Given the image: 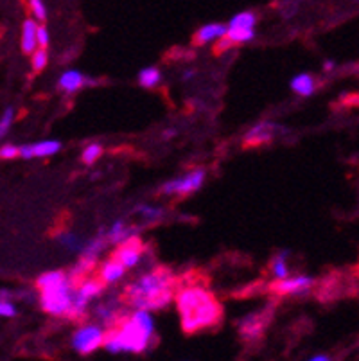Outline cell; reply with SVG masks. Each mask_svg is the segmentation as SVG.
I'll use <instances>...</instances> for the list:
<instances>
[{
    "instance_id": "29",
    "label": "cell",
    "mask_w": 359,
    "mask_h": 361,
    "mask_svg": "<svg viewBox=\"0 0 359 361\" xmlns=\"http://www.w3.org/2000/svg\"><path fill=\"white\" fill-rule=\"evenodd\" d=\"M0 314L8 318L16 317V307L13 306L11 302H0Z\"/></svg>"
},
{
    "instance_id": "19",
    "label": "cell",
    "mask_w": 359,
    "mask_h": 361,
    "mask_svg": "<svg viewBox=\"0 0 359 361\" xmlns=\"http://www.w3.org/2000/svg\"><path fill=\"white\" fill-rule=\"evenodd\" d=\"M286 257H288V254L284 252V254H279L272 261V271H273V277H275V279H286L289 275Z\"/></svg>"
},
{
    "instance_id": "35",
    "label": "cell",
    "mask_w": 359,
    "mask_h": 361,
    "mask_svg": "<svg viewBox=\"0 0 359 361\" xmlns=\"http://www.w3.org/2000/svg\"><path fill=\"white\" fill-rule=\"evenodd\" d=\"M194 72L193 71H187L185 74H183V80H190V75H193Z\"/></svg>"
},
{
    "instance_id": "1",
    "label": "cell",
    "mask_w": 359,
    "mask_h": 361,
    "mask_svg": "<svg viewBox=\"0 0 359 361\" xmlns=\"http://www.w3.org/2000/svg\"><path fill=\"white\" fill-rule=\"evenodd\" d=\"M176 306L182 318V329L187 334L216 326L223 317L221 304L200 284H190L178 290Z\"/></svg>"
},
{
    "instance_id": "33",
    "label": "cell",
    "mask_w": 359,
    "mask_h": 361,
    "mask_svg": "<svg viewBox=\"0 0 359 361\" xmlns=\"http://www.w3.org/2000/svg\"><path fill=\"white\" fill-rule=\"evenodd\" d=\"M311 360L312 361H327L329 356H325V354H320V356H312Z\"/></svg>"
},
{
    "instance_id": "7",
    "label": "cell",
    "mask_w": 359,
    "mask_h": 361,
    "mask_svg": "<svg viewBox=\"0 0 359 361\" xmlns=\"http://www.w3.org/2000/svg\"><path fill=\"white\" fill-rule=\"evenodd\" d=\"M312 284H315V279L309 275H296L291 279H276V282H273L269 290L279 295H300L305 293Z\"/></svg>"
},
{
    "instance_id": "5",
    "label": "cell",
    "mask_w": 359,
    "mask_h": 361,
    "mask_svg": "<svg viewBox=\"0 0 359 361\" xmlns=\"http://www.w3.org/2000/svg\"><path fill=\"white\" fill-rule=\"evenodd\" d=\"M103 338L104 333L99 327L87 326L83 329L75 331L74 338H72V347L79 354H90L103 345Z\"/></svg>"
},
{
    "instance_id": "32",
    "label": "cell",
    "mask_w": 359,
    "mask_h": 361,
    "mask_svg": "<svg viewBox=\"0 0 359 361\" xmlns=\"http://www.w3.org/2000/svg\"><path fill=\"white\" fill-rule=\"evenodd\" d=\"M324 68H325V71H327V72H331V71H332V68H334V61H331V60H327V61H325V65H324Z\"/></svg>"
},
{
    "instance_id": "8",
    "label": "cell",
    "mask_w": 359,
    "mask_h": 361,
    "mask_svg": "<svg viewBox=\"0 0 359 361\" xmlns=\"http://www.w3.org/2000/svg\"><path fill=\"white\" fill-rule=\"evenodd\" d=\"M269 314H272V310L268 311H261V313H253L250 317H246L245 320L241 322V334L245 338H257L261 336L264 333L266 326H268V320H269Z\"/></svg>"
},
{
    "instance_id": "16",
    "label": "cell",
    "mask_w": 359,
    "mask_h": 361,
    "mask_svg": "<svg viewBox=\"0 0 359 361\" xmlns=\"http://www.w3.org/2000/svg\"><path fill=\"white\" fill-rule=\"evenodd\" d=\"M257 22V16L255 13L252 11H243V13H237L233 16L232 20H230L229 27H239V29H253Z\"/></svg>"
},
{
    "instance_id": "30",
    "label": "cell",
    "mask_w": 359,
    "mask_h": 361,
    "mask_svg": "<svg viewBox=\"0 0 359 361\" xmlns=\"http://www.w3.org/2000/svg\"><path fill=\"white\" fill-rule=\"evenodd\" d=\"M18 155L25 160L32 159V157H35V153H32V144H24V146H20Z\"/></svg>"
},
{
    "instance_id": "15",
    "label": "cell",
    "mask_w": 359,
    "mask_h": 361,
    "mask_svg": "<svg viewBox=\"0 0 359 361\" xmlns=\"http://www.w3.org/2000/svg\"><path fill=\"white\" fill-rule=\"evenodd\" d=\"M59 149H61V144L58 140H44V142L32 144V153H35V157H39V159L56 155Z\"/></svg>"
},
{
    "instance_id": "18",
    "label": "cell",
    "mask_w": 359,
    "mask_h": 361,
    "mask_svg": "<svg viewBox=\"0 0 359 361\" xmlns=\"http://www.w3.org/2000/svg\"><path fill=\"white\" fill-rule=\"evenodd\" d=\"M226 36L233 44H245V42L253 40L255 31L253 29H239V27H229L226 29Z\"/></svg>"
},
{
    "instance_id": "12",
    "label": "cell",
    "mask_w": 359,
    "mask_h": 361,
    "mask_svg": "<svg viewBox=\"0 0 359 361\" xmlns=\"http://www.w3.org/2000/svg\"><path fill=\"white\" fill-rule=\"evenodd\" d=\"M36 25L35 20H25L24 22V27H22V51L31 54L32 51L36 49L38 42H36Z\"/></svg>"
},
{
    "instance_id": "21",
    "label": "cell",
    "mask_w": 359,
    "mask_h": 361,
    "mask_svg": "<svg viewBox=\"0 0 359 361\" xmlns=\"http://www.w3.org/2000/svg\"><path fill=\"white\" fill-rule=\"evenodd\" d=\"M101 153H103V147L99 146V144H90V146L85 147L83 155H81V160H83L85 164H88V166H90V164H94L95 160L101 157Z\"/></svg>"
},
{
    "instance_id": "13",
    "label": "cell",
    "mask_w": 359,
    "mask_h": 361,
    "mask_svg": "<svg viewBox=\"0 0 359 361\" xmlns=\"http://www.w3.org/2000/svg\"><path fill=\"white\" fill-rule=\"evenodd\" d=\"M272 128H273L272 124L268 123H262L259 124V126L253 128L248 135H246V146H248V144H252V146H259V144H264L266 140L272 139Z\"/></svg>"
},
{
    "instance_id": "2",
    "label": "cell",
    "mask_w": 359,
    "mask_h": 361,
    "mask_svg": "<svg viewBox=\"0 0 359 361\" xmlns=\"http://www.w3.org/2000/svg\"><path fill=\"white\" fill-rule=\"evenodd\" d=\"M176 277L167 268H157L124 290L128 306L140 310H160L167 306L176 291Z\"/></svg>"
},
{
    "instance_id": "24",
    "label": "cell",
    "mask_w": 359,
    "mask_h": 361,
    "mask_svg": "<svg viewBox=\"0 0 359 361\" xmlns=\"http://www.w3.org/2000/svg\"><path fill=\"white\" fill-rule=\"evenodd\" d=\"M29 6H31L32 15H35L36 20L45 22V18H47V9H45L44 0H29Z\"/></svg>"
},
{
    "instance_id": "25",
    "label": "cell",
    "mask_w": 359,
    "mask_h": 361,
    "mask_svg": "<svg viewBox=\"0 0 359 361\" xmlns=\"http://www.w3.org/2000/svg\"><path fill=\"white\" fill-rule=\"evenodd\" d=\"M13 117H15V111H13V108H8V110L2 114V117H0V139H2V137L8 133L9 128H11Z\"/></svg>"
},
{
    "instance_id": "36",
    "label": "cell",
    "mask_w": 359,
    "mask_h": 361,
    "mask_svg": "<svg viewBox=\"0 0 359 361\" xmlns=\"http://www.w3.org/2000/svg\"><path fill=\"white\" fill-rule=\"evenodd\" d=\"M355 2H359V0H355Z\"/></svg>"
},
{
    "instance_id": "22",
    "label": "cell",
    "mask_w": 359,
    "mask_h": 361,
    "mask_svg": "<svg viewBox=\"0 0 359 361\" xmlns=\"http://www.w3.org/2000/svg\"><path fill=\"white\" fill-rule=\"evenodd\" d=\"M47 61H49V54L44 47H39L38 51H32V68H35L36 72L42 71V68L47 65Z\"/></svg>"
},
{
    "instance_id": "4",
    "label": "cell",
    "mask_w": 359,
    "mask_h": 361,
    "mask_svg": "<svg viewBox=\"0 0 359 361\" xmlns=\"http://www.w3.org/2000/svg\"><path fill=\"white\" fill-rule=\"evenodd\" d=\"M203 180H205V171H190L189 175L182 176V178H174L164 183L162 192H166V195H187V192H194L202 187Z\"/></svg>"
},
{
    "instance_id": "9",
    "label": "cell",
    "mask_w": 359,
    "mask_h": 361,
    "mask_svg": "<svg viewBox=\"0 0 359 361\" xmlns=\"http://www.w3.org/2000/svg\"><path fill=\"white\" fill-rule=\"evenodd\" d=\"M226 25L223 24H207L203 27H200L194 35L193 42L194 45H207L209 42L217 40V38H221V36L226 35Z\"/></svg>"
},
{
    "instance_id": "17",
    "label": "cell",
    "mask_w": 359,
    "mask_h": 361,
    "mask_svg": "<svg viewBox=\"0 0 359 361\" xmlns=\"http://www.w3.org/2000/svg\"><path fill=\"white\" fill-rule=\"evenodd\" d=\"M160 78H162V75H160V72L153 67L144 68V71L138 72V83H140V87H144V88L157 87V85L160 83Z\"/></svg>"
},
{
    "instance_id": "31",
    "label": "cell",
    "mask_w": 359,
    "mask_h": 361,
    "mask_svg": "<svg viewBox=\"0 0 359 361\" xmlns=\"http://www.w3.org/2000/svg\"><path fill=\"white\" fill-rule=\"evenodd\" d=\"M123 231H124V221H123V219H118V221H115L114 226H111V228H110V234H108V235H110V238H108V241H111V239H114L115 235L121 234V232H123Z\"/></svg>"
},
{
    "instance_id": "3",
    "label": "cell",
    "mask_w": 359,
    "mask_h": 361,
    "mask_svg": "<svg viewBox=\"0 0 359 361\" xmlns=\"http://www.w3.org/2000/svg\"><path fill=\"white\" fill-rule=\"evenodd\" d=\"M36 286L42 291V307L54 317L67 314L72 304L74 288L63 271H47L39 275Z\"/></svg>"
},
{
    "instance_id": "34",
    "label": "cell",
    "mask_w": 359,
    "mask_h": 361,
    "mask_svg": "<svg viewBox=\"0 0 359 361\" xmlns=\"http://www.w3.org/2000/svg\"><path fill=\"white\" fill-rule=\"evenodd\" d=\"M174 133H176V130H167V131H164V139H171V137H173Z\"/></svg>"
},
{
    "instance_id": "14",
    "label": "cell",
    "mask_w": 359,
    "mask_h": 361,
    "mask_svg": "<svg viewBox=\"0 0 359 361\" xmlns=\"http://www.w3.org/2000/svg\"><path fill=\"white\" fill-rule=\"evenodd\" d=\"M291 88L300 96H311L315 92V80L309 74H298L296 78H293Z\"/></svg>"
},
{
    "instance_id": "10",
    "label": "cell",
    "mask_w": 359,
    "mask_h": 361,
    "mask_svg": "<svg viewBox=\"0 0 359 361\" xmlns=\"http://www.w3.org/2000/svg\"><path fill=\"white\" fill-rule=\"evenodd\" d=\"M124 274H126L124 264H121L117 259L111 257L110 261H107L103 264V268H101V271H99V279H101L104 284H111V282H117Z\"/></svg>"
},
{
    "instance_id": "28",
    "label": "cell",
    "mask_w": 359,
    "mask_h": 361,
    "mask_svg": "<svg viewBox=\"0 0 359 361\" xmlns=\"http://www.w3.org/2000/svg\"><path fill=\"white\" fill-rule=\"evenodd\" d=\"M59 241L63 243L65 246H68V248H71V250H78L79 246V241H78V238H75V235H72V234H63V235H59Z\"/></svg>"
},
{
    "instance_id": "20",
    "label": "cell",
    "mask_w": 359,
    "mask_h": 361,
    "mask_svg": "<svg viewBox=\"0 0 359 361\" xmlns=\"http://www.w3.org/2000/svg\"><path fill=\"white\" fill-rule=\"evenodd\" d=\"M104 246H107V241H104L103 238H97L85 246L83 250H81V255H83V257H97V254L103 250Z\"/></svg>"
},
{
    "instance_id": "26",
    "label": "cell",
    "mask_w": 359,
    "mask_h": 361,
    "mask_svg": "<svg viewBox=\"0 0 359 361\" xmlns=\"http://www.w3.org/2000/svg\"><path fill=\"white\" fill-rule=\"evenodd\" d=\"M36 42H38L39 47H49V32L47 29L42 27V25H38V29H36Z\"/></svg>"
},
{
    "instance_id": "23",
    "label": "cell",
    "mask_w": 359,
    "mask_h": 361,
    "mask_svg": "<svg viewBox=\"0 0 359 361\" xmlns=\"http://www.w3.org/2000/svg\"><path fill=\"white\" fill-rule=\"evenodd\" d=\"M138 214H142L146 221H154V219L162 218L164 211L162 209H154V207H147V205H140L137 209Z\"/></svg>"
},
{
    "instance_id": "6",
    "label": "cell",
    "mask_w": 359,
    "mask_h": 361,
    "mask_svg": "<svg viewBox=\"0 0 359 361\" xmlns=\"http://www.w3.org/2000/svg\"><path fill=\"white\" fill-rule=\"evenodd\" d=\"M142 254H144L142 241H140L137 235H131V238L124 239L123 243H118L117 250L114 252L111 257L117 259L121 264H124V268H133L135 264H138Z\"/></svg>"
},
{
    "instance_id": "27",
    "label": "cell",
    "mask_w": 359,
    "mask_h": 361,
    "mask_svg": "<svg viewBox=\"0 0 359 361\" xmlns=\"http://www.w3.org/2000/svg\"><path fill=\"white\" fill-rule=\"evenodd\" d=\"M18 157V147L13 146V144H6V146L0 147V159H15Z\"/></svg>"
},
{
    "instance_id": "11",
    "label": "cell",
    "mask_w": 359,
    "mask_h": 361,
    "mask_svg": "<svg viewBox=\"0 0 359 361\" xmlns=\"http://www.w3.org/2000/svg\"><path fill=\"white\" fill-rule=\"evenodd\" d=\"M87 83V78H85L81 72L78 71H67L61 78H59V88L65 92H75L78 88H81Z\"/></svg>"
}]
</instances>
